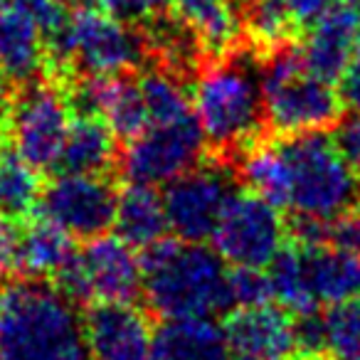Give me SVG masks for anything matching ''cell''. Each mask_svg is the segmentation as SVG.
I'll use <instances>...</instances> for the list:
<instances>
[{
  "label": "cell",
  "mask_w": 360,
  "mask_h": 360,
  "mask_svg": "<svg viewBox=\"0 0 360 360\" xmlns=\"http://www.w3.org/2000/svg\"><path fill=\"white\" fill-rule=\"evenodd\" d=\"M266 269H269L266 274L271 281V294H274V301H279L281 309H286L289 314H304V311L319 309L309 284L304 245H299V242L291 247L284 245Z\"/></svg>",
  "instance_id": "d4e9b609"
},
{
  "label": "cell",
  "mask_w": 360,
  "mask_h": 360,
  "mask_svg": "<svg viewBox=\"0 0 360 360\" xmlns=\"http://www.w3.org/2000/svg\"><path fill=\"white\" fill-rule=\"evenodd\" d=\"M276 143L286 163V210L333 220L360 202L355 168L335 150L328 134L306 131L279 136Z\"/></svg>",
  "instance_id": "5b68a950"
},
{
  "label": "cell",
  "mask_w": 360,
  "mask_h": 360,
  "mask_svg": "<svg viewBox=\"0 0 360 360\" xmlns=\"http://www.w3.org/2000/svg\"><path fill=\"white\" fill-rule=\"evenodd\" d=\"M264 121L276 136L326 131L345 114L330 82L314 77L289 45L266 52L259 62Z\"/></svg>",
  "instance_id": "8992f818"
},
{
  "label": "cell",
  "mask_w": 360,
  "mask_h": 360,
  "mask_svg": "<svg viewBox=\"0 0 360 360\" xmlns=\"http://www.w3.org/2000/svg\"><path fill=\"white\" fill-rule=\"evenodd\" d=\"M291 360H330L328 355H299V353H294L291 355Z\"/></svg>",
  "instance_id": "8d00e7d4"
},
{
  "label": "cell",
  "mask_w": 360,
  "mask_h": 360,
  "mask_svg": "<svg viewBox=\"0 0 360 360\" xmlns=\"http://www.w3.org/2000/svg\"><path fill=\"white\" fill-rule=\"evenodd\" d=\"M42 195L40 170L15 148L0 146V217L25 225L35 215Z\"/></svg>",
  "instance_id": "603a6c76"
},
{
  "label": "cell",
  "mask_w": 360,
  "mask_h": 360,
  "mask_svg": "<svg viewBox=\"0 0 360 360\" xmlns=\"http://www.w3.org/2000/svg\"><path fill=\"white\" fill-rule=\"evenodd\" d=\"M225 328L210 316L163 319L150 333L148 360H225Z\"/></svg>",
  "instance_id": "e0dca14e"
},
{
  "label": "cell",
  "mask_w": 360,
  "mask_h": 360,
  "mask_svg": "<svg viewBox=\"0 0 360 360\" xmlns=\"http://www.w3.org/2000/svg\"><path fill=\"white\" fill-rule=\"evenodd\" d=\"M237 173L220 155L212 160L202 158L195 168L178 175L163 186V210L168 232L183 242H207L230 200Z\"/></svg>",
  "instance_id": "ba28073f"
},
{
  "label": "cell",
  "mask_w": 360,
  "mask_h": 360,
  "mask_svg": "<svg viewBox=\"0 0 360 360\" xmlns=\"http://www.w3.org/2000/svg\"><path fill=\"white\" fill-rule=\"evenodd\" d=\"M225 360H259L255 355H247V353H235V355H227Z\"/></svg>",
  "instance_id": "74e56055"
},
{
  "label": "cell",
  "mask_w": 360,
  "mask_h": 360,
  "mask_svg": "<svg viewBox=\"0 0 360 360\" xmlns=\"http://www.w3.org/2000/svg\"><path fill=\"white\" fill-rule=\"evenodd\" d=\"M99 3L106 13L141 27L146 22L160 18L165 13V8L170 6V0H99Z\"/></svg>",
  "instance_id": "f546056e"
},
{
  "label": "cell",
  "mask_w": 360,
  "mask_h": 360,
  "mask_svg": "<svg viewBox=\"0 0 360 360\" xmlns=\"http://www.w3.org/2000/svg\"><path fill=\"white\" fill-rule=\"evenodd\" d=\"M57 3H60L62 8H86L91 3V0H57Z\"/></svg>",
  "instance_id": "d590c367"
},
{
  "label": "cell",
  "mask_w": 360,
  "mask_h": 360,
  "mask_svg": "<svg viewBox=\"0 0 360 360\" xmlns=\"http://www.w3.org/2000/svg\"><path fill=\"white\" fill-rule=\"evenodd\" d=\"M330 143L335 146L340 155L348 160L353 168H360V116L358 114H343L328 134Z\"/></svg>",
  "instance_id": "4dcf8cb0"
},
{
  "label": "cell",
  "mask_w": 360,
  "mask_h": 360,
  "mask_svg": "<svg viewBox=\"0 0 360 360\" xmlns=\"http://www.w3.org/2000/svg\"><path fill=\"white\" fill-rule=\"evenodd\" d=\"M119 163L116 134L101 116H77L62 146L57 173L106 175Z\"/></svg>",
  "instance_id": "d6986e66"
},
{
  "label": "cell",
  "mask_w": 360,
  "mask_h": 360,
  "mask_svg": "<svg viewBox=\"0 0 360 360\" xmlns=\"http://www.w3.org/2000/svg\"><path fill=\"white\" fill-rule=\"evenodd\" d=\"M296 32H306L335 6V0H279Z\"/></svg>",
  "instance_id": "1f68e13d"
},
{
  "label": "cell",
  "mask_w": 360,
  "mask_h": 360,
  "mask_svg": "<svg viewBox=\"0 0 360 360\" xmlns=\"http://www.w3.org/2000/svg\"><path fill=\"white\" fill-rule=\"evenodd\" d=\"M360 45V11L335 3L306 30L299 55L304 67L323 82H340Z\"/></svg>",
  "instance_id": "4fadbf2b"
},
{
  "label": "cell",
  "mask_w": 360,
  "mask_h": 360,
  "mask_svg": "<svg viewBox=\"0 0 360 360\" xmlns=\"http://www.w3.org/2000/svg\"><path fill=\"white\" fill-rule=\"evenodd\" d=\"M340 99L348 111L360 116V45L345 75L340 77Z\"/></svg>",
  "instance_id": "836d02e7"
},
{
  "label": "cell",
  "mask_w": 360,
  "mask_h": 360,
  "mask_svg": "<svg viewBox=\"0 0 360 360\" xmlns=\"http://www.w3.org/2000/svg\"><path fill=\"white\" fill-rule=\"evenodd\" d=\"M47 70V35L40 22L8 3L0 11V72L13 84H32Z\"/></svg>",
  "instance_id": "2e32d148"
},
{
  "label": "cell",
  "mask_w": 360,
  "mask_h": 360,
  "mask_svg": "<svg viewBox=\"0 0 360 360\" xmlns=\"http://www.w3.org/2000/svg\"><path fill=\"white\" fill-rule=\"evenodd\" d=\"M148 57L146 37L121 18L94 8H77L47 35V70L65 84L70 72L129 75Z\"/></svg>",
  "instance_id": "277c9868"
},
{
  "label": "cell",
  "mask_w": 360,
  "mask_h": 360,
  "mask_svg": "<svg viewBox=\"0 0 360 360\" xmlns=\"http://www.w3.org/2000/svg\"><path fill=\"white\" fill-rule=\"evenodd\" d=\"M306 271L316 304H338L360 296V255L328 245L306 247Z\"/></svg>",
  "instance_id": "44dd1931"
},
{
  "label": "cell",
  "mask_w": 360,
  "mask_h": 360,
  "mask_svg": "<svg viewBox=\"0 0 360 360\" xmlns=\"http://www.w3.org/2000/svg\"><path fill=\"white\" fill-rule=\"evenodd\" d=\"M170 6L175 18L195 35L205 57L215 60L237 50L245 32L240 0H170Z\"/></svg>",
  "instance_id": "ac0fdd59"
},
{
  "label": "cell",
  "mask_w": 360,
  "mask_h": 360,
  "mask_svg": "<svg viewBox=\"0 0 360 360\" xmlns=\"http://www.w3.org/2000/svg\"><path fill=\"white\" fill-rule=\"evenodd\" d=\"M77 255L75 237L50 220H27L18 240V269L22 276H55Z\"/></svg>",
  "instance_id": "7402d4cb"
},
{
  "label": "cell",
  "mask_w": 360,
  "mask_h": 360,
  "mask_svg": "<svg viewBox=\"0 0 360 360\" xmlns=\"http://www.w3.org/2000/svg\"><path fill=\"white\" fill-rule=\"evenodd\" d=\"M84 333L96 360H148L150 321L131 304H94L84 314Z\"/></svg>",
  "instance_id": "9a60e30c"
},
{
  "label": "cell",
  "mask_w": 360,
  "mask_h": 360,
  "mask_svg": "<svg viewBox=\"0 0 360 360\" xmlns=\"http://www.w3.org/2000/svg\"><path fill=\"white\" fill-rule=\"evenodd\" d=\"M343 3L350 8H355V11H360V0H343Z\"/></svg>",
  "instance_id": "f35d334b"
},
{
  "label": "cell",
  "mask_w": 360,
  "mask_h": 360,
  "mask_svg": "<svg viewBox=\"0 0 360 360\" xmlns=\"http://www.w3.org/2000/svg\"><path fill=\"white\" fill-rule=\"evenodd\" d=\"M114 230L116 237H121L134 250H146L163 240L168 232V220L160 193H155L153 186L129 183L116 200Z\"/></svg>",
  "instance_id": "ffe728a7"
},
{
  "label": "cell",
  "mask_w": 360,
  "mask_h": 360,
  "mask_svg": "<svg viewBox=\"0 0 360 360\" xmlns=\"http://www.w3.org/2000/svg\"><path fill=\"white\" fill-rule=\"evenodd\" d=\"M11 109H13V96H11V82L3 77L0 72V134L8 131V121H11Z\"/></svg>",
  "instance_id": "e575fe53"
},
{
  "label": "cell",
  "mask_w": 360,
  "mask_h": 360,
  "mask_svg": "<svg viewBox=\"0 0 360 360\" xmlns=\"http://www.w3.org/2000/svg\"><path fill=\"white\" fill-rule=\"evenodd\" d=\"M330 360H360V296L330 304L323 314Z\"/></svg>",
  "instance_id": "484cf974"
},
{
  "label": "cell",
  "mask_w": 360,
  "mask_h": 360,
  "mask_svg": "<svg viewBox=\"0 0 360 360\" xmlns=\"http://www.w3.org/2000/svg\"><path fill=\"white\" fill-rule=\"evenodd\" d=\"M8 3H11V0H0V11H3V8H6Z\"/></svg>",
  "instance_id": "ab89813d"
},
{
  "label": "cell",
  "mask_w": 360,
  "mask_h": 360,
  "mask_svg": "<svg viewBox=\"0 0 360 360\" xmlns=\"http://www.w3.org/2000/svg\"><path fill=\"white\" fill-rule=\"evenodd\" d=\"M294 345L299 355H328L326 353V323L319 309L294 314Z\"/></svg>",
  "instance_id": "83f0119b"
},
{
  "label": "cell",
  "mask_w": 360,
  "mask_h": 360,
  "mask_svg": "<svg viewBox=\"0 0 360 360\" xmlns=\"http://www.w3.org/2000/svg\"><path fill=\"white\" fill-rule=\"evenodd\" d=\"M227 279L235 306H262L274 301L269 274L262 266H235Z\"/></svg>",
  "instance_id": "4316f807"
},
{
  "label": "cell",
  "mask_w": 360,
  "mask_h": 360,
  "mask_svg": "<svg viewBox=\"0 0 360 360\" xmlns=\"http://www.w3.org/2000/svg\"><path fill=\"white\" fill-rule=\"evenodd\" d=\"M207 141L195 114L173 124H150L143 134L126 141L119 168L129 183L165 186L205 158Z\"/></svg>",
  "instance_id": "30bf717a"
},
{
  "label": "cell",
  "mask_w": 360,
  "mask_h": 360,
  "mask_svg": "<svg viewBox=\"0 0 360 360\" xmlns=\"http://www.w3.org/2000/svg\"><path fill=\"white\" fill-rule=\"evenodd\" d=\"M289 225L279 207L250 188L235 191L212 232L215 252L232 266H266L284 247Z\"/></svg>",
  "instance_id": "9c48e42d"
},
{
  "label": "cell",
  "mask_w": 360,
  "mask_h": 360,
  "mask_svg": "<svg viewBox=\"0 0 360 360\" xmlns=\"http://www.w3.org/2000/svg\"><path fill=\"white\" fill-rule=\"evenodd\" d=\"M18 227L15 222L0 217V276L18 269Z\"/></svg>",
  "instance_id": "d6a6232c"
},
{
  "label": "cell",
  "mask_w": 360,
  "mask_h": 360,
  "mask_svg": "<svg viewBox=\"0 0 360 360\" xmlns=\"http://www.w3.org/2000/svg\"><path fill=\"white\" fill-rule=\"evenodd\" d=\"M143 299L160 319L225 316L235 309L225 259L202 242L163 237L141 255Z\"/></svg>",
  "instance_id": "7a4b0ae2"
},
{
  "label": "cell",
  "mask_w": 360,
  "mask_h": 360,
  "mask_svg": "<svg viewBox=\"0 0 360 360\" xmlns=\"http://www.w3.org/2000/svg\"><path fill=\"white\" fill-rule=\"evenodd\" d=\"M326 245L360 255V202L335 215L326 225Z\"/></svg>",
  "instance_id": "f1b7e54d"
},
{
  "label": "cell",
  "mask_w": 360,
  "mask_h": 360,
  "mask_svg": "<svg viewBox=\"0 0 360 360\" xmlns=\"http://www.w3.org/2000/svg\"><path fill=\"white\" fill-rule=\"evenodd\" d=\"M186 77L165 65H153L141 72L139 89L143 96L150 124H173L193 114Z\"/></svg>",
  "instance_id": "cb8c5ba5"
},
{
  "label": "cell",
  "mask_w": 360,
  "mask_h": 360,
  "mask_svg": "<svg viewBox=\"0 0 360 360\" xmlns=\"http://www.w3.org/2000/svg\"><path fill=\"white\" fill-rule=\"evenodd\" d=\"M55 284L75 304H134L143 291L141 257L121 237L99 235L57 271Z\"/></svg>",
  "instance_id": "52a82bcc"
},
{
  "label": "cell",
  "mask_w": 360,
  "mask_h": 360,
  "mask_svg": "<svg viewBox=\"0 0 360 360\" xmlns=\"http://www.w3.org/2000/svg\"><path fill=\"white\" fill-rule=\"evenodd\" d=\"M193 104L207 146L237 155L266 129L259 60L237 50L210 60L198 72Z\"/></svg>",
  "instance_id": "3957f363"
},
{
  "label": "cell",
  "mask_w": 360,
  "mask_h": 360,
  "mask_svg": "<svg viewBox=\"0 0 360 360\" xmlns=\"http://www.w3.org/2000/svg\"><path fill=\"white\" fill-rule=\"evenodd\" d=\"M222 328L227 345L235 353L255 355L259 360H291L294 345V314L281 306H235L225 314Z\"/></svg>",
  "instance_id": "5bb4252c"
},
{
  "label": "cell",
  "mask_w": 360,
  "mask_h": 360,
  "mask_svg": "<svg viewBox=\"0 0 360 360\" xmlns=\"http://www.w3.org/2000/svg\"><path fill=\"white\" fill-rule=\"evenodd\" d=\"M84 314L57 284L18 276L0 286V360H89Z\"/></svg>",
  "instance_id": "6da1fadb"
},
{
  "label": "cell",
  "mask_w": 360,
  "mask_h": 360,
  "mask_svg": "<svg viewBox=\"0 0 360 360\" xmlns=\"http://www.w3.org/2000/svg\"><path fill=\"white\" fill-rule=\"evenodd\" d=\"M70 101L65 86L32 82L13 99L8 134L13 148L37 170H55L70 131Z\"/></svg>",
  "instance_id": "8fae6325"
},
{
  "label": "cell",
  "mask_w": 360,
  "mask_h": 360,
  "mask_svg": "<svg viewBox=\"0 0 360 360\" xmlns=\"http://www.w3.org/2000/svg\"><path fill=\"white\" fill-rule=\"evenodd\" d=\"M116 200L119 193L106 175L57 173L42 191L37 210L77 240H94L114 227Z\"/></svg>",
  "instance_id": "7c38bea8"
}]
</instances>
